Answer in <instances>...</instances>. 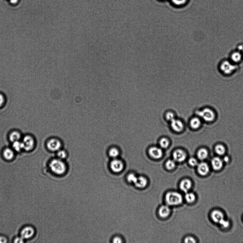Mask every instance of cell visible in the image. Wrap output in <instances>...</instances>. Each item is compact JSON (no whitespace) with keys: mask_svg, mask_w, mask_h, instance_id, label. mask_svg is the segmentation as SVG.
<instances>
[{"mask_svg":"<svg viewBox=\"0 0 243 243\" xmlns=\"http://www.w3.org/2000/svg\"><path fill=\"white\" fill-rule=\"evenodd\" d=\"M112 242L114 243H121L122 242V240L121 238L119 237H116L113 239Z\"/></svg>","mask_w":243,"mask_h":243,"instance_id":"d590c367","label":"cell"},{"mask_svg":"<svg viewBox=\"0 0 243 243\" xmlns=\"http://www.w3.org/2000/svg\"><path fill=\"white\" fill-rule=\"evenodd\" d=\"M243 59L241 52L238 50L232 51L229 55V60L233 63L237 64L240 63Z\"/></svg>","mask_w":243,"mask_h":243,"instance_id":"5b68a950","label":"cell"},{"mask_svg":"<svg viewBox=\"0 0 243 243\" xmlns=\"http://www.w3.org/2000/svg\"><path fill=\"white\" fill-rule=\"evenodd\" d=\"M66 151L64 150H60L57 153V156L61 159L66 158Z\"/></svg>","mask_w":243,"mask_h":243,"instance_id":"1f68e13d","label":"cell"},{"mask_svg":"<svg viewBox=\"0 0 243 243\" xmlns=\"http://www.w3.org/2000/svg\"><path fill=\"white\" fill-rule=\"evenodd\" d=\"M137 177L136 175L133 174H129L127 177L128 181L130 183H134L136 181Z\"/></svg>","mask_w":243,"mask_h":243,"instance_id":"f1b7e54d","label":"cell"},{"mask_svg":"<svg viewBox=\"0 0 243 243\" xmlns=\"http://www.w3.org/2000/svg\"><path fill=\"white\" fill-rule=\"evenodd\" d=\"M189 164L192 166H196L199 164L198 161L197 159L194 157H191L189 160Z\"/></svg>","mask_w":243,"mask_h":243,"instance_id":"f546056e","label":"cell"},{"mask_svg":"<svg viewBox=\"0 0 243 243\" xmlns=\"http://www.w3.org/2000/svg\"><path fill=\"white\" fill-rule=\"evenodd\" d=\"M226 155H224L223 158H222L224 163H228L230 161V157Z\"/></svg>","mask_w":243,"mask_h":243,"instance_id":"8d00e7d4","label":"cell"},{"mask_svg":"<svg viewBox=\"0 0 243 243\" xmlns=\"http://www.w3.org/2000/svg\"><path fill=\"white\" fill-rule=\"evenodd\" d=\"M35 233L34 229L31 226L24 228L21 232V237L24 239L30 238L33 236Z\"/></svg>","mask_w":243,"mask_h":243,"instance_id":"8fae6325","label":"cell"},{"mask_svg":"<svg viewBox=\"0 0 243 243\" xmlns=\"http://www.w3.org/2000/svg\"><path fill=\"white\" fill-rule=\"evenodd\" d=\"M224 228H227L229 226V222L224 219L220 224Z\"/></svg>","mask_w":243,"mask_h":243,"instance_id":"e575fe53","label":"cell"},{"mask_svg":"<svg viewBox=\"0 0 243 243\" xmlns=\"http://www.w3.org/2000/svg\"><path fill=\"white\" fill-rule=\"evenodd\" d=\"M22 142L23 145L24 149L26 151H29L33 148L34 145V140L31 136H25Z\"/></svg>","mask_w":243,"mask_h":243,"instance_id":"8992f818","label":"cell"},{"mask_svg":"<svg viewBox=\"0 0 243 243\" xmlns=\"http://www.w3.org/2000/svg\"><path fill=\"white\" fill-rule=\"evenodd\" d=\"M109 154L110 156L114 158L119 156V152L117 149L113 148L109 150Z\"/></svg>","mask_w":243,"mask_h":243,"instance_id":"83f0119b","label":"cell"},{"mask_svg":"<svg viewBox=\"0 0 243 243\" xmlns=\"http://www.w3.org/2000/svg\"><path fill=\"white\" fill-rule=\"evenodd\" d=\"M7 240L6 237L3 236H0V243H6Z\"/></svg>","mask_w":243,"mask_h":243,"instance_id":"ab89813d","label":"cell"},{"mask_svg":"<svg viewBox=\"0 0 243 243\" xmlns=\"http://www.w3.org/2000/svg\"><path fill=\"white\" fill-rule=\"evenodd\" d=\"M173 157L175 161L181 162L186 159L187 154L183 150L177 149L175 150L173 153Z\"/></svg>","mask_w":243,"mask_h":243,"instance_id":"52a82bcc","label":"cell"},{"mask_svg":"<svg viewBox=\"0 0 243 243\" xmlns=\"http://www.w3.org/2000/svg\"><path fill=\"white\" fill-rule=\"evenodd\" d=\"M50 167L51 171L57 175L63 174L66 171V165L61 159L52 160L50 164Z\"/></svg>","mask_w":243,"mask_h":243,"instance_id":"3957f363","label":"cell"},{"mask_svg":"<svg viewBox=\"0 0 243 243\" xmlns=\"http://www.w3.org/2000/svg\"><path fill=\"white\" fill-rule=\"evenodd\" d=\"M214 152L218 156H223L226 155L227 148L225 145L221 143H218L215 145L214 147Z\"/></svg>","mask_w":243,"mask_h":243,"instance_id":"4fadbf2b","label":"cell"},{"mask_svg":"<svg viewBox=\"0 0 243 243\" xmlns=\"http://www.w3.org/2000/svg\"><path fill=\"white\" fill-rule=\"evenodd\" d=\"M202 120L198 117H193L190 121V126L195 130L200 128L202 126Z\"/></svg>","mask_w":243,"mask_h":243,"instance_id":"ac0fdd59","label":"cell"},{"mask_svg":"<svg viewBox=\"0 0 243 243\" xmlns=\"http://www.w3.org/2000/svg\"><path fill=\"white\" fill-rule=\"evenodd\" d=\"M149 154L150 156L155 159L161 158L163 155V151L161 149L156 147H153L150 148Z\"/></svg>","mask_w":243,"mask_h":243,"instance_id":"7c38bea8","label":"cell"},{"mask_svg":"<svg viewBox=\"0 0 243 243\" xmlns=\"http://www.w3.org/2000/svg\"><path fill=\"white\" fill-rule=\"evenodd\" d=\"M197 155L198 159L201 161H204L209 157V152L206 148L203 147L198 150Z\"/></svg>","mask_w":243,"mask_h":243,"instance_id":"9a60e30c","label":"cell"},{"mask_svg":"<svg viewBox=\"0 0 243 243\" xmlns=\"http://www.w3.org/2000/svg\"><path fill=\"white\" fill-rule=\"evenodd\" d=\"M12 148L14 150L17 152H19L22 149H24V146L22 142L19 141L13 142L12 144Z\"/></svg>","mask_w":243,"mask_h":243,"instance_id":"cb8c5ba5","label":"cell"},{"mask_svg":"<svg viewBox=\"0 0 243 243\" xmlns=\"http://www.w3.org/2000/svg\"><path fill=\"white\" fill-rule=\"evenodd\" d=\"M171 122V127L174 131L180 132L182 131L184 128V125L182 121L174 119Z\"/></svg>","mask_w":243,"mask_h":243,"instance_id":"2e32d148","label":"cell"},{"mask_svg":"<svg viewBox=\"0 0 243 243\" xmlns=\"http://www.w3.org/2000/svg\"><path fill=\"white\" fill-rule=\"evenodd\" d=\"M197 167L198 172L202 176H205L209 172V166L206 162L203 161L199 163Z\"/></svg>","mask_w":243,"mask_h":243,"instance_id":"5bb4252c","label":"cell"},{"mask_svg":"<svg viewBox=\"0 0 243 243\" xmlns=\"http://www.w3.org/2000/svg\"><path fill=\"white\" fill-rule=\"evenodd\" d=\"M170 212V208L167 205H163L160 207L159 210V214L160 216L165 218L168 216Z\"/></svg>","mask_w":243,"mask_h":243,"instance_id":"ffe728a7","label":"cell"},{"mask_svg":"<svg viewBox=\"0 0 243 243\" xmlns=\"http://www.w3.org/2000/svg\"><path fill=\"white\" fill-rule=\"evenodd\" d=\"M21 138V135L17 131L12 132L10 135L9 139L12 142L19 141Z\"/></svg>","mask_w":243,"mask_h":243,"instance_id":"603a6c76","label":"cell"},{"mask_svg":"<svg viewBox=\"0 0 243 243\" xmlns=\"http://www.w3.org/2000/svg\"><path fill=\"white\" fill-rule=\"evenodd\" d=\"M211 162L212 168L216 171L221 169L224 163L222 158L218 156L212 158Z\"/></svg>","mask_w":243,"mask_h":243,"instance_id":"ba28073f","label":"cell"},{"mask_svg":"<svg viewBox=\"0 0 243 243\" xmlns=\"http://www.w3.org/2000/svg\"><path fill=\"white\" fill-rule=\"evenodd\" d=\"M241 52H242V55H243V49L242 51H241Z\"/></svg>","mask_w":243,"mask_h":243,"instance_id":"60d3db41","label":"cell"},{"mask_svg":"<svg viewBox=\"0 0 243 243\" xmlns=\"http://www.w3.org/2000/svg\"><path fill=\"white\" fill-rule=\"evenodd\" d=\"M211 216L213 221L220 224L224 220V215L218 210H215L212 212Z\"/></svg>","mask_w":243,"mask_h":243,"instance_id":"e0dca14e","label":"cell"},{"mask_svg":"<svg viewBox=\"0 0 243 243\" xmlns=\"http://www.w3.org/2000/svg\"><path fill=\"white\" fill-rule=\"evenodd\" d=\"M219 68L221 74L229 76L236 71L237 65L233 63L229 60H224L220 63Z\"/></svg>","mask_w":243,"mask_h":243,"instance_id":"7a4b0ae2","label":"cell"},{"mask_svg":"<svg viewBox=\"0 0 243 243\" xmlns=\"http://www.w3.org/2000/svg\"><path fill=\"white\" fill-rule=\"evenodd\" d=\"M4 102V96L2 94L0 93V107H1L3 105Z\"/></svg>","mask_w":243,"mask_h":243,"instance_id":"f35d334b","label":"cell"},{"mask_svg":"<svg viewBox=\"0 0 243 243\" xmlns=\"http://www.w3.org/2000/svg\"><path fill=\"white\" fill-rule=\"evenodd\" d=\"M175 161L173 160H168L165 164V166L168 169L172 170L175 167Z\"/></svg>","mask_w":243,"mask_h":243,"instance_id":"4316f807","label":"cell"},{"mask_svg":"<svg viewBox=\"0 0 243 243\" xmlns=\"http://www.w3.org/2000/svg\"><path fill=\"white\" fill-rule=\"evenodd\" d=\"M110 167L112 171L115 173L121 172L124 169V164L120 160L115 159L111 162Z\"/></svg>","mask_w":243,"mask_h":243,"instance_id":"9c48e42d","label":"cell"},{"mask_svg":"<svg viewBox=\"0 0 243 243\" xmlns=\"http://www.w3.org/2000/svg\"><path fill=\"white\" fill-rule=\"evenodd\" d=\"M166 119L170 121L174 119V116L172 112H168L166 115Z\"/></svg>","mask_w":243,"mask_h":243,"instance_id":"d6a6232c","label":"cell"},{"mask_svg":"<svg viewBox=\"0 0 243 243\" xmlns=\"http://www.w3.org/2000/svg\"><path fill=\"white\" fill-rule=\"evenodd\" d=\"M192 183L190 180L185 179L182 180L180 183V187L182 191L187 193L191 188Z\"/></svg>","mask_w":243,"mask_h":243,"instance_id":"d6986e66","label":"cell"},{"mask_svg":"<svg viewBox=\"0 0 243 243\" xmlns=\"http://www.w3.org/2000/svg\"><path fill=\"white\" fill-rule=\"evenodd\" d=\"M197 116L203 121L207 123L214 122L216 119V115L214 110L209 107H205L196 112Z\"/></svg>","mask_w":243,"mask_h":243,"instance_id":"6da1fadb","label":"cell"},{"mask_svg":"<svg viewBox=\"0 0 243 243\" xmlns=\"http://www.w3.org/2000/svg\"><path fill=\"white\" fill-rule=\"evenodd\" d=\"M165 201L170 205H177L181 203L182 198L179 193L172 192L168 193L165 196Z\"/></svg>","mask_w":243,"mask_h":243,"instance_id":"277c9868","label":"cell"},{"mask_svg":"<svg viewBox=\"0 0 243 243\" xmlns=\"http://www.w3.org/2000/svg\"><path fill=\"white\" fill-rule=\"evenodd\" d=\"M47 147L51 151H59L61 147V142L58 140L52 139L47 143Z\"/></svg>","mask_w":243,"mask_h":243,"instance_id":"30bf717a","label":"cell"},{"mask_svg":"<svg viewBox=\"0 0 243 243\" xmlns=\"http://www.w3.org/2000/svg\"><path fill=\"white\" fill-rule=\"evenodd\" d=\"M174 4L177 6H181L186 3L187 0H171Z\"/></svg>","mask_w":243,"mask_h":243,"instance_id":"4dcf8cb0","label":"cell"},{"mask_svg":"<svg viewBox=\"0 0 243 243\" xmlns=\"http://www.w3.org/2000/svg\"><path fill=\"white\" fill-rule=\"evenodd\" d=\"M169 142L168 140L165 138H163L160 140L159 145L163 149H166L168 147Z\"/></svg>","mask_w":243,"mask_h":243,"instance_id":"484cf974","label":"cell"},{"mask_svg":"<svg viewBox=\"0 0 243 243\" xmlns=\"http://www.w3.org/2000/svg\"><path fill=\"white\" fill-rule=\"evenodd\" d=\"M24 242V239H22L21 237L16 238L15 239L14 241L15 243H23Z\"/></svg>","mask_w":243,"mask_h":243,"instance_id":"74e56055","label":"cell"},{"mask_svg":"<svg viewBox=\"0 0 243 243\" xmlns=\"http://www.w3.org/2000/svg\"><path fill=\"white\" fill-rule=\"evenodd\" d=\"M184 242L186 243H196V241H195V239L192 237H187L184 240Z\"/></svg>","mask_w":243,"mask_h":243,"instance_id":"836d02e7","label":"cell"},{"mask_svg":"<svg viewBox=\"0 0 243 243\" xmlns=\"http://www.w3.org/2000/svg\"><path fill=\"white\" fill-rule=\"evenodd\" d=\"M3 156L6 160H11L14 157V152L11 149L7 148L4 150Z\"/></svg>","mask_w":243,"mask_h":243,"instance_id":"7402d4cb","label":"cell"},{"mask_svg":"<svg viewBox=\"0 0 243 243\" xmlns=\"http://www.w3.org/2000/svg\"><path fill=\"white\" fill-rule=\"evenodd\" d=\"M185 199L188 202L192 203L195 201V196L192 193H187L185 195Z\"/></svg>","mask_w":243,"mask_h":243,"instance_id":"d4e9b609","label":"cell"},{"mask_svg":"<svg viewBox=\"0 0 243 243\" xmlns=\"http://www.w3.org/2000/svg\"><path fill=\"white\" fill-rule=\"evenodd\" d=\"M147 180L143 177H137L136 181L134 183L136 186L139 188H143L147 184Z\"/></svg>","mask_w":243,"mask_h":243,"instance_id":"44dd1931","label":"cell"}]
</instances>
